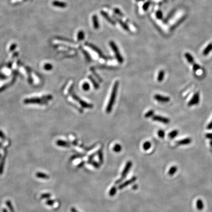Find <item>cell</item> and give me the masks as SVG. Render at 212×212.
<instances>
[{
    "label": "cell",
    "instance_id": "obj_1",
    "mask_svg": "<svg viewBox=\"0 0 212 212\" xmlns=\"http://www.w3.org/2000/svg\"><path fill=\"white\" fill-rule=\"evenodd\" d=\"M118 86H119V82L116 81L115 84L114 85V86L111 93V95L110 97L109 103L107 105V107L106 108V112L107 113H109L111 112L112 110L113 106L116 101V97Z\"/></svg>",
    "mask_w": 212,
    "mask_h": 212
},
{
    "label": "cell",
    "instance_id": "obj_2",
    "mask_svg": "<svg viewBox=\"0 0 212 212\" xmlns=\"http://www.w3.org/2000/svg\"><path fill=\"white\" fill-rule=\"evenodd\" d=\"M109 45H110V47H111L112 49L113 50L114 53H115V56H116L117 61L120 63H122L123 62L124 59H123V58L121 56V55L119 52L118 47L116 45V43L114 41H111L109 42Z\"/></svg>",
    "mask_w": 212,
    "mask_h": 212
},
{
    "label": "cell",
    "instance_id": "obj_3",
    "mask_svg": "<svg viewBox=\"0 0 212 212\" xmlns=\"http://www.w3.org/2000/svg\"><path fill=\"white\" fill-rule=\"evenodd\" d=\"M85 45H86V46H87L88 47H89V48H90L92 50H93L94 52H95L98 55V56H99L100 58H103L104 60H108V59H110V57L106 56L104 54V53H103V52L98 47H97L96 46L93 45V44L86 42L85 43Z\"/></svg>",
    "mask_w": 212,
    "mask_h": 212
},
{
    "label": "cell",
    "instance_id": "obj_4",
    "mask_svg": "<svg viewBox=\"0 0 212 212\" xmlns=\"http://www.w3.org/2000/svg\"><path fill=\"white\" fill-rule=\"evenodd\" d=\"M132 166V163L131 161H128L127 162L122 172L121 173V178L123 179H124L126 176H127V174L128 173L129 171H130L131 167Z\"/></svg>",
    "mask_w": 212,
    "mask_h": 212
},
{
    "label": "cell",
    "instance_id": "obj_5",
    "mask_svg": "<svg viewBox=\"0 0 212 212\" xmlns=\"http://www.w3.org/2000/svg\"><path fill=\"white\" fill-rule=\"evenodd\" d=\"M199 102V93L197 92L193 95V97L189 102L188 105L189 106H192L193 105L198 104Z\"/></svg>",
    "mask_w": 212,
    "mask_h": 212
},
{
    "label": "cell",
    "instance_id": "obj_6",
    "mask_svg": "<svg viewBox=\"0 0 212 212\" xmlns=\"http://www.w3.org/2000/svg\"><path fill=\"white\" fill-rule=\"evenodd\" d=\"M136 177L135 176H133L130 179L124 182L123 183L119 185L118 186V189H119V190L123 189L124 188L127 187L129 185L135 182V181H136Z\"/></svg>",
    "mask_w": 212,
    "mask_h": 212
},
{
    "label": "cell",
    "instance_id": "obj_7",
    "mask_svg": "<svg viewBox=\"0 0 212 212\" xmlns=\"http://www.w3.org/2000/svg\"><path fill=\"white\" fill-rule=\"evenodd\" d=\"M152 119L154 121H159L164 124H168L170 123V120L167 117L159 116H154L152 117Z\"/></svg>",
    "mask_w": 212,
    "mask_h": 212
},
{
    "label": "cell",
    "instance_id": "obj_8",
    "mask_svg": "<svg viewBox=\"0 0 212 212\" xmlns=\"http://www.w3.org/2000/svg\"><path fill=\"white\" fill-rule=\"evenodd\" d=\"M45 102L39 98L27 99L24 100V103L26 104H43Z\"/></svg>",
    "mask_w": 212,
    "mask_h": 212
},
{
    "label": "cell",
    "instance_id": "obj_9",
    "mask_svg": "<svg viewBox=\"0 0 212 212\" xmlns=\"http://www.w3.org/2000/svg\"><path fill=\"white\" fill-rule=\"evenodd\" d=\"M100 14L108 22H109L110 24H111L113 25H116V22L111 17H110V16L108 13H107L106 12H105L104 11L102 10L100 12Z\"/></svg>",
    "mask_w": 212,
    "mask_h": 212
},
{
    "label": "cell",
    "instance_id": "obj_10",
    "mask_svg": "<svg viewBox=\"0 0 212 212\" xmlns=\"http://www.w3.org/2000/svg\"><path fill=\"white\" fill-rule=\"evenodd\" d=\"M154 99L158 102L161 103H167L170 101V98L169 97L164 96L159 94H156Z\"/></svg>",
    "mask_w": 212,
    "mask_h": 212
},
{
    "label": "cell",
    "instance_id": "obj_11",
    "mask_svg": "<svg viewBox=\"0 0 212 212\" xmlns=\"http://www.w3.org/2000/svg\"><path fill=\"white\" fill-rule=\"evenodd\" d=\"M114 17H115V18L116 19V20H117V21L119 23V24H120V25L121 26V27L125 30V31H128V32H129V31H130V29H129V26H128V25L126 24V23H125L124 22H123L122 20L121 19H120V18H118V17H117L116 16H114Z\"/></svg>",
    "mask_w": 212,
    "mask_h": 212
},
{
    "label": "cell",
    "instance_id": "obj_12",
    "mask_svg": "<svg viewBox=\"0 0 212 212\" xmlns=\"http://www.w3.org/2000/svg\"><path fill=\"white\" fill-rule=\"evenodd\" d=\"M52 4L53 5L58 7H60V8H64L65 7H66L67 6V3L63 1H58V0H54L52 2Z\"/></svg>",
    "mask_w": 212,
    "mask_h": 212
},
{
    "label": "cell",
    "instance_id": "obj_13",
    "mask_svg": "<svg viewBox=\"0 0 212 212\" xmlns=\"http://www.w3.org/2000/svg\"><path fill=\"white\" fill-rule=\"evenodd\" d=\"M92 23H93V28L95 30L99 29V28L100 27V24H99L98 18L96 15H95V14L93 15L92 17Z\"/></svg>",
    "mask_w": 212,
    "mask_h": 212
},
{
    "label": "cell",
    "instance_id": "obj_14",
    "mask_svg": "<svg viewBox=\"0 0 212 212\" xmlns=\"http://www.w3.org/2000/svg\"><path fill=\"white\" fill-rule=\"evenodd\" d=\"M192 142V139L190 138H186L180 140L177 142V144L179 145H186L191 143Z\"/></svg>",
    "mask_w": 212,
    "mask_h": 212
},
{
    "label": "cell",
    "instance_id": "obj_15",
    "mask_svg": "<svg viewBox=\"0 0 212 212\" xmlns=\"http://www.w3.org/2000/svg\"><path fill=\"white\" fill-rule=\"evenodd\" d=\"M78 101H79V103L81 104V105L82 107H83L84 108H92L93 107L92 105L90 104H88V103H87L85 102V101H83V100H81V99H79Z\"/></svg>",
    "mask_w": 212,
    "mask_h": 212
},
{
    "label": "cell",
    "instance_id": "obj_16",
    "mask_svg": "<svg viewBox=\"0 0 212 212\" xmlns=\"http://www.w3.org/2000/svg\"><path fill=\"white\" fill-rule=\"evenodd\" d=\"M57 144L58 146H59L65 147H70V144L68 142L65 141L64 140H58L57 142Z\"/></svg>",
    "mask_w": 212,
    "mask_h": 212
},
{
    "label": "cell",
    "instance_id": "obj_17",
    "mask_svg": "<svg viewBox=\"0 0 212 212\" xmlns=\"http://www.w3.org/2000/svg\"><path fill=\"white\" fill-rule=\"evenodd\" d=\"M196 207L198 210L201 211L203 209L204 204L201 199H198L196 201Z\"/></svg>",
    "mask_w": 212,
    "mask_h": 212
},
{
    "label": "cell",
    "instance_id": "obj_18",
    "mask_svg": "<svg viewBox=\"0 0 212 212\" xmlns=\"http://www.w3.org/2000/svg\"><path fill=\"white\" fill-rule=\"evenodd\" d=\"M85 35L83 31L81 30L78 33L77 40L78 41H83L85 39Z\"/></svg>",
    "mask_w": 212,
    "mask_h": 212
},
{
    "label": "cell",
    "instance_id": "obj_19",
    "mask_svg": "<svg viewBox=\"0 0 212 212\" xmlns=\"http://www.w3.org/2000/svg\"><path fill=\"white\" fill-rule=\"evenodd\" d=\"M212 50V44L211 43L210 44H209L206 48L204 50L203 52V54L204 56H206Z\"/></svg>",
    "mask_w": 212,
    "mask_h": 212
},
{
    "label": "cell",
    "instance_id": "obj_20",
    "mask_svg": "<svg viewBox=\"0 0 212 212\" xmlns=\"http://www.w3.org/2000/svg\"><path fill=\"white\" fill-rule=\"evenodd\" d=\"M185 56L187 59L188 61L191 63V64H193L194 63V59L193 56L189 53H187L185 54Z\"/></svg>",
    "mask_w": 212,
    "mask_h": 212
},
{
    "label": "cell",
    "instance_id": "obj_21",
    "mask_svg": "<svg viewBox=\"0 0 212 212\" xmlns=\"http://www.w3.org/2000/svg\"><path fill=\"white\" fill-rule=\"evenodd\" d=\"M36 176L38 178H41V179H48L49 178V175L43 173L42 172H37V173L36 174Z\"/></svg>",
    "mask_w": 212,
    "mask_h": 212
},
{
    "label": "cell",
    "instance_id": "obj_22",
    "mask_svg": "<svg viewBox=\"0 0 212 212\" xmlns=\"http://www.w3.org/2000/svg\"><path fill=\"white\" fill-rule=\"evenodd\" d=\"M164 76H165V72L164 71V70H161L159 72L158 76V78H157L158 81L159 82H162L164 79Z\"/></svg>",
    "mask_w": 212,
    "mask_h": 212
},
{
    "label": "cell",
    "instance_id": "obj_23",
    "mask_svg": "<svg viewBox=\"0 0 212 212\" xmlns=\"http://www.w3.org/2000/svg\"><path fill=\"white\" fill-rule=\"evenodd\" d=\"M177 168L175 166H173V167L170 168V170H169V171L168 172V174L170 176H172V175H173L175 173V172L177 171Z\"/></svg>",
    "mask_w": 212,
    "mask_h": 212
},
{
    "label": "cell",
    "instance_id": "obj_24",
    "mask_svg": "<svg viewBox=\"0 0 212 212\" xmlns=\"http://www.w3.org/2000/svg\"><path fill=\"white\" fill-rule=\"evenodd\" d=\"M88 163L89 164H90V165H91L92 166H93L96 169H99L100 168L99 164L97 162H96V161H93L92 160H88Z\"/></svg>",
    "mask_w": 212,
    "mask_h": 212
},
{
    "label": "cell",
    "instance_id": "obj_25",
    "mask_svg": "<svg viewBox=\"0 0 212 212\" xmlns=\"http://www.w3.org/2000/svg\"><path fill=\"white\" fill-rule=\"evenodd\" d=\"M116 191H117V188L116 187V186H113L110 189L109 194L111 196H113L116 194Z\"/></svg>",
    "mask_w": 212,
    "mask_h": 212
},
{
    "label": "cell",
    "instance_id": "obj_26",
    "mask_svg": "<svg viewBox=\"0 0 212 212\" xmlns=\"http://www.w3.org/2000/svg\"><path fill=\"white\" fill-rule=\"evenodd\" d=\"M151 146V144L149 141H146L144 142L143 144V148L144 150H149Z\"/></svg>",
    "mask_w": 212,
    "mask_h": 212
},
{
    "label": "cell",
    "instance_id": "obj_27",
    "mask_svg": "<svg viewBox=\"0 0 212 212\" xmlns=\"http://www.w3.org/2000/svg\"><path fill=\"white\" fill-rule=\"evenodd\" d=\"M82 52L84 54V55H85V57L86 58V59H87V61H91V58L90 57V56L89 55V54L84 49H82Z\"/></svg>",
    "mask_w": 212,
    "mask_h": 212
},
{
    "label": "cell",
    "instance_id": "obj_28",
    "mask_svg": "<svg viewBox=\"0 0 212 212\" xmlns=\"http://www.w3.org/2000/svg\"><path fill=\"white\" fill-rule=\"evenodd\" d=\"M178 134V131L177 130H175L171 131V132H170L169 134V136L170 138L172 139V138H174L175 136H176Z\"/></svg>",
    "mask_w": 212,
    "mask_h": 212
},
{
    "label": "cell",
    "instance_id": "obj_29",
    "mask_svg": "<svg viewBox=\"0 0 212 212\" xmlns=\"http://www.w3.org/2000/svg\"><path fill=\"white\" fill-rule=\"evenodd\" d=\"M122 149L121 146L119 144H116L113 148V150L116 152H119Z\"/></svg>",
    "mask_w": 212,
    "mask_h": 212
},
{
    "label": "cell",
    "instance_id": "obj_30",
    "mask_svg": "<svg viewBox=\"0 0 212 212\" xmlns=\"http://www.w3.org/2000/svg\"><path fill=\"white\" fill-rule=\"evenodd\" d=\"M98 155L99 160L100 164H103V161H104V159H103V152H102L101 150H100L98 152Z\"/></svg>",
    "mask_w": 212,
    "mask_h": 212
},
{
    "label": "cell",
    "instance_id": "obj_31",
    "mask_svg": "<svg viewBox=\"0 0 212 212\" xmlns=\"http://www.w3.org/2000/svg\"><path fill=\"white\" fill-rule=\"evenodd\" d=\"M89 80L92 82V83L93 85H94V87L96 89L98 88H99V85H98V84L93 79V78L91 77V76H89Z\"/></svg>",
    "mask_w": 212,
    "mask_h": 212
},
{
    "label": "cell",
    "instance_id": "obj_32",
    "mask_svg": "<svg viewBox=\"0 0 212 212\" xmlns=\"http://www.w3.org/2000/svg\"><path fill=\"white\" fill-rule=\"evenodd\" d=\"M6 204L7 206V207L9 208V210H10V211L11 212H14V210L13 209V207L11 204V202L9 200H7L6 202Z\"/></svg>",
    "mask_w": 212,
    "mask_h": 212
},
{
    "label": "cell",
    "instance_id": "obj_33",
    "mask_svg": "<svg viewBox=\"0 0 212 212\" xmlns=\"http://www.w3.org/2000/svg\"><path fill=\"white\" fill-rule=\"evenodd\" d=\"M150 3H151L150 1H146V2H145L143 5V6H142L143 9L144 10H145V11L147 10L148 9L149 7V6H150Z\"/></svg>",
    "mask_w": 212,
    "mask_h": 212
},
{
    "label": "cell",
    "instance_id": "obj_34",
    "mask_svg": "<svg viewBox=\"0 0 212 212\" xmlns=\"http://www.w3.org/2000/svg\"><path fill=\"white\" fill-rule=\"evenodd\" d=\"M114 12L117 15L120 16H123V13L121 11V10L118 8H115L114 9Z\"/></svg>",
    "mask_w": 212,
    "mask_h": 212
},
{
    "label": "cell",
    "instance_id": "obj_35",
    "mask_svg": "<svg viewBox=\"0 0 212 212\" xmlns=\"http://www.w3.org/2000/svg\"><path fill=\"white\" fill-rule=\"evenodd\" d=\"M154 111L153 110H150V111H149L147 113H146V114H145V117H146V118H148V117H151V116H152L154 115Z\"/></svg>",
    "mask_w": 212,
    "mask_h": 212
},
{
    "label": "cell",
    "instance_id": "obj_36",
    "mask_svg": "<svg viewBox=\"0 0 212 212\" xmlns=\"http://www.w3.org/2000/svg\"><path fill=\"white\" fill-rule=\"evenodd\" d=\"M83 88L85 91H88L90 88L89 85L87 83H84L83 85Z\"/></svg>",
    "mask_w": 212,
    "mask_h": 212
},
{
    "label": "cell",
    "instance_id": "obj_37",
    "mask_svg": "<svg viewBox=\"0 0 212 212\" xmlns=\"http://www.w3.org/2000/svg\"><path fill=\"white\" fill-rule=\"evenodd\" d=\"M156 17L159 19H161L163 18V13L160 10H158L156 13Z\"/></svg>",
    "mask_w": 212,
    "mask_h": 212
},
{
    "label": "cell",
    "instance_id": "obj_38",
    "mask_svg": "<svg viewBox=\"0 0 212 212\" xmlns=\"http://www.w3.org/2000/svg\"><path fill=\"white\" fill-rule=\"evenodd\" d=\"M4 164V160H2L0 163V174H1L3 172Z\"/></svg>",
    "mask_w": 212,
    "mask_h": 212
},
{
    "label": "cell",
    "instance_id": "obj_39",
    "mask_svg": "<svg viewBox=\"0 0 212 212\" xmlns=\"http://www.w3.org/2000/svg\"><path fill=\"white\" fill-rule=\"evenodd\" d=\"M158 135L159 136V137H161V138H163L165 137V132H164L163 130H159V131H158Z\"/></svg>",
    "mask_w": 212,
    "mask_h": 212
},
{
    "label": "cell",
    "instance_id": "obj_40",
    "mask_svg": "<svg viewBox=\"0 0 212 212\" xmlns=\"http://www.w3.org/2000/svg\"><path fill=\"white\" fill-rule=\"evenodd\" d=\"M200 68V66L196 64V63H193V70H194V71H196L198 70H199Z\"/></svg>",
    "mask_w": 212,
    "mask_h": 212
},
{
    "label": "cell",
    "instance_id": "obj_41",
    "mask_svg": "<svg viewBox=\"0 0 212 212\" xmlns=\"http://www.w3.org/2000/svg\"><path fill=\"white\" fill-rule=\"evenodd\" d=\"M50 196H51V194L50 193H44L41 195V197L42 198H48Z\"/></svg>",
    "mask_w": 212,
    "mask_h": 212
},
{
    "label": "cell",
    "instance_id": "obj_42",
    "mask_svg": "<svg viewBox=\"0 0 212 212\" xmlns=\"http://www.w3.org/2000/svg\"><path fill=\"white\" fill-rule=\"evenodd\" d=\"M83 156H84V155H74L73 156H72V158H71V160H74V159H77V158H82V157H83Z\"/></svg>",
    "mask_w": 212,
    "mask_h": 212
},
{
    "label": "cell",
    "instance_id": "obj_43",
    "mask_svg": "<svg viewBox=\"0 0 212 212\" xmlns=\"http://www.w3.org/2000/svg\"><path fill=\"white\" fill-rule=\"evenodd\" d=\"M54 202H55V201L53 200H48L46 201V204L48 205L52 206L54 204Z\"/></svg>",
    "mask_w": 212,
    "mask_h": 212
},
{
    "label": "cell",
    "instance_id": "obj_44",
    "mask_svg": "<svg viewBox=\"0 0 212 212\" xmlns=\"http://www.w3.org/2000/svg\"><path fill=\"white\" fill-rule=\"evenodd\" d=\"M52 68V65H51L50 64H47L45 65V69L47 70H51Z\"/></svg>",
    "mask_w": 212,
    "mask_h": 212
},
{
    "label": "cell",
    "instance_id": "obj_45",
    "mask_svg": "<svg viewBox=\"0 0 212 212\" xmlns=\"http://www.w3.org/2000/svg\"><path fill=\"white\" fill-rule=\"evenodd\" d=\"M206 137L207 138L212 139V133H208L206 135Z\"/></svg>",
    "mask_w": 212,
    "mask_h": 212
},
{
    "label": "cell",
    "instance_id": "obj_46",
    "mask_svg": "<svg viewBox=\"0 0 212 212\" xmlns=\"http://www.w3.org/2000/svg\"><path fill=\"white\" fill-rule=\"evenodd\" d=\"M85 162H82L81 163H80L79 165H78V168H82V167H83L84 166V164H85Z\"/></svg>",
    "mask_w": 212,
    "mask_h": 212
},
{
    "label": "cell",
    "instance_id": "obj_47",
    "mask_svg": "<svg viewBox=\"0 0 212 212\" xmlns=\"http://www.w3.org/2000/svg\"><path fill=\"white\" fill-rule=\"evenodd\" d=\"M123 178H120V179H118V180H116V183H115V184H119V183H120L122 181H123Z\"/></svg>",
    "mask_w": 212,
    "mask_h": 212
},
{
    "label": "cell",
    "instance_id": "obj_48",
    "mask_svg": "<svg viewBox=\"0 0 212 212\" xmlns=\"http://www.w3.org/2000/svg\"><path fill=\"white\" fill-rule=\"evenodd\" d=\"M207 129H209V130L212 129V120L211 121V122L208 125V126H207Z\"/></svg>",
    "mask_w": 212,
    "mask_h": 212
},
{
    "label": "cell",
    "instance_id": "obj_49",
    "mask_svg": "<svg viewBox=\"0 0 212 212\" xmlns=\"http://www.w3.org/2000/svg\"><path fill=\"white\" fill-rule=\"evenodd\" d=\"M71 212H78L77 210L75 208H74V207H73V208H72L71 209Z\"/></svg>",
    "mask_w": 212,
    "mask_h": 212
},
{
    "label": "cell",
    "instance_id": "obj_50",
    "mask_svg": "<svg viewBox=\"0 0 212 212\" xmlns=\"http://www.w3.org/2000/svg\"><path fill=\"white\" fill-rule=\"evenodd\" d=\"M22 0H11V2H12V3H15V2H17L21 1Z\"/></svg>",
    "mask_w": 212,
    "mask_h": 212
},
{
    "label": "cell",
    "instance_id": "obj_51",
    "mask_svg": "<svg viewBox=\"0 0 212 212\" xmlns=\"http://www.w3.org/2000/svg\"><path fill=\"white\" fill-rule=\"evenodd\" d=\"M15 47H16V45H15V44H13V45H12V46H11V47H10V50H12L13 49H15Z\"/></svg>",
    "mask_w": 212,
    "mask_h": 212
},
{
    "label": "cell",
    "instance_id": "obj_52",
    "mask_svg": "<svg viewBox=\"0 0 212 212\" xmlns=\"http://www.w3.org/2000/svg\"><path fill=\"white\" fill-rule=\"evenodd\" d=\"M137 187H138V186H137V185H134L133 186L132 188H133V190H136V189H137Z\"/></svg>",
    "mask_w": 212,
    "mask_h": 212
},
{
    "label": "cell",
    "instance_id": "obj_53",
    "mask_svg": "<svg viewBox=\"0 0 212 212\" xmlns=\"http://www.w3.org/2000/svg\"><path fill=\"white\" fill-rule=\"evenodd\" d=\"M0 78L3 79L5 78V77L4 75H2V74H0Z\"/></svg>",
    "mask_w": 212,
    "mask_h": 212
},
{
    "label": "cell",
    "instance_id": "obj_54",
    "mask_svg": "<svg viewBox=\"0 0 212 212\" xmlns=\"http://www.w3.org/2000/svg\"><path fill=\"white\" fill-rule=\"evenodd\" d=\"M0 136H2V137H3V135L2 134V133L1 132H0Z\"/></svg>",
    "mask_w": 212,
    "mask_h": 212
},
{
    "label": "cell",
    "instance_id": "obj_55",
    "mask_svg": "<svg viewBox=\"0 0 212 212\" xmlns=\"http://www.w3.org/2000/svg\"><path fill=\"white\" fill-rule=\"evenodd\" d=\"M136 1H144V0H136Z\"/></svg>",
    "mask_w": 212,
    "mask_h": 212
},
{
    "label": "cell",
    "instance_id": "obj_56",
    "mask_svg": "<svg viewBox=\"0 0 212 212\" xmlns=\"http://www.w3.org/2000/svg\"><path fill=\"white\" fill-rule=\"evenodd\" d=\"M210 145H211V146H212V140H211V141H210Z\"/></svg>",
    "mask_w": 212,
    "mask_h": 212
}]
</instances>
